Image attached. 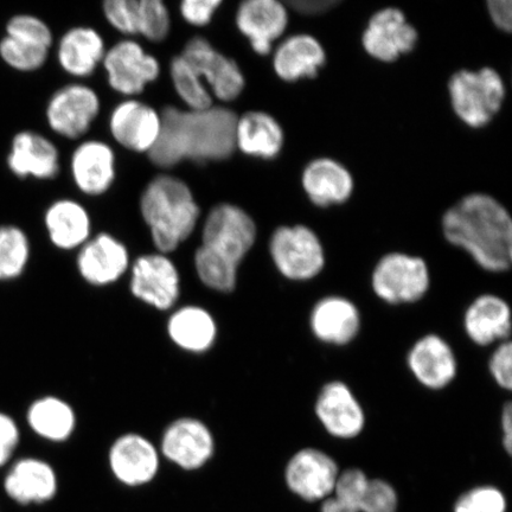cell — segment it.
<instances>
[{
	"mask_svg": "<svg viewBox=\"0 0 512 512\" xmlns=\"http://www.w3.org/2000/svg\"><path fill=\"white\" fill-rule=\"evenodd\" d=\"M158 142L147 153L160 169L175 168L184 160L198 164L223 162L236 150L238 114L227 107L182 110L165 107Z\"/></svg>",
	"mask_w": 512,
	"mask_h": 512,
	"instance_id": "6da1fadb",
	"label": "cell"
},
{
	"mask_svg": "<svg viewBox=\"0 0 512 512\" xmlns=\"http://www.w3.org/2000/svg\"><path fill=\"white\" fill-rule=\"evenodd\" d=\"M443 230L446 240L464 249L483 270L503 273L511 267V217L494 197H464L445 214Z\"/></svg>",
	"mask_w": 512,
	"mask_h": 512,
	"instance_id": "7a4b0ae2",
	"label": "cell"
},
{
	"mask_svg": "<svg viewBox=\"0 0 512 512\" xmlns=\"http://www.w3.org/2000/svg\"><path fill=\"white\" fill-rule=\"evenodd\" d=\"M140 213L157 252L168 255L195 232L201 210L183 179L159 175L146 185L140 197Z\"/></svg>",
	"mask_w": 512,
	"mask_h": 512,
	"instance_id": "3957f363",
	"label": "cell"
},
{
	"mask_svg": "<svg viewBox=\"0 0 512 512\" xmlns=\"http://www.w3.org/2000/svg\"><path fill=\"white\" fill-rule=\"evenodd\" d=\"M454 112L467 126L488 125L501 110L505 98L504 82L491 68L478 72L460 70L448 83Z\"/></svg>",
	"mask_w": 512,
	"mask_h": 512,
	"instance_id": "277c9868",
	"label": "cell"
},
{
	"mask_svg": "<svg viewBox=\"0 0 512 512\" xmlns=\"http://www.w3.org/2000/svg\"><path fill=\"white\" fill-rule=\"evenodd\" d=\"M256 224L247 211L220 203L209 211L202 228V248L239 268L256 241Z\"/></svg>",
	"mask_w": 512,
	"mask_h": 512,
	"instance_id": "5b68a950",
	"label": "cell"
},
{
	"mask_svg": "<svg viewBox=\"0 0 512 512\" xmlns=\"http://www.w3.org/2000/svg\"><path fill=\"white\" fill-rule=\"evenodd\" d=\"M427 264L418 256L390 253L379 261L371 277L377 297L392 305L419 302L430 290Z\"/></svg>",
	"mask_w": 512,
	"mask_h": 512,
	"instance_id": "8992f818",
	"label": "cell"
},
{
	"mask_svg": "<svg viewBox=\"0 0 512 512\" xmlns=\"http://www.w3.org/2000/svg\"><path fill=\"white\" fill-rule=\"evenodd\" d=\"M270 253L279 273L292 281L316 278L325 266L322 242L305 226L275 230L270 241Z\"/></svg>",
	"mask_w": 512,
	"mask_h": 512,
	"instance_id": "52a82bcc",
	"label": "cell"
},
{
	"mask_svg": "<svg viewBox=\"0 0 512 512\" xmlns=\"http://www.w3.org/2000/svg\"><path fill=\"white\" fill-rule=\"evenodd\" d=\"M207 86L211 96L221 102L239 98L246 86L239 64L217 51L207 38L192 37L181 54Z\"/></svg>",
	"mask_w": 512,
	"mask_h": 512,
	"instance_id": "ba28073f",
	"label": "cell"
},
{
	"mask_svg": "<svg viewBox=\"0 0 512 512\" xmlns=\"http://www.w3.org/2000/svg\"><path fill=\"white\" fill-rule=\"evenodd\" d=\"M130 290L140 302L169 311L181 296V274L166 254L140 255L131 266Z\"/></svg>",
	"mask_w": 512,
	"mask_h": 512,
	"instance_id": "9c48e42d",
	"label": "cell"
},
{
	"mask_svg": "<svg viewBox=\"0 0 512 512\" xmlns=\"http://www.w3.org/2000/svg\"><path fill=\"white\" fill-rule=\"evenodd\" d=\"M108 85L113 91L133 98L159 78L160 64L142 44L123 40L106 51L104 61Z\"/></svg>",
	"mask_w": 512,
	"mask_h": 512,
	"instance_id": "30bf717a",
	"label": "cell"
},
{
	"mask_svg": "<svg viewBox=\"0 0 512 512\" xmlns=\"http://www.w3.org/2000/svg\"><path fill=\"white\" fill-rule=\"evenodd\" d=\"M101 102L93 88L72 83L55 92L47 106L51 130L67 139L86 136L100 113Z\"/></svg>",
	"mask_w": 512,
	"mask_h": 512,
	"instance_id": "8fae6325",
	"label": "cell"
},
{
	"mask_svg": "<svg viewBox=\"0 0 512 512\" xmlns=\"http://www.w3.org/2000/svg\"><path fill=\"white\" fill-rule=\"evenodd\" d=\"M160 453L179 469L200 470L214 456V435L201 420L177 419L166 427L160 441Z\"/></svg>",
	"mask_w": 512,
	"mask_h": 512,
	"instance_id": "7c38bea8",
	"label": "cell"
},
{
	"mask_svg": "<svg viewBox=\"0 0 512 512\" xmlns=\"http://www.w3.org/2000/svg\"><path fill=\"white\" fill-rule=\"evenodd\" d=\"M338 476L335 460L311 447L294 454L285 471L288 488L307 502L322 501L334 494Z\"/></svg>",
	"mask_w": 512,
	"mask_h": 512,
	"instance_id": "4fadbf2b",
	"label": "cell"
},
{
	"mask_svg": "<svg viewBox=\"0 0 512 512\" xmlns=\"http://www.w3.org/2000/svg\"><path fill=\"white\" fill-rule=\"evenodd\" d=\"M108 124L113 139L124 149L149 153L162 131V114L145 102L130 98L115 106Z\"/></svg>",
	"mask_w": 512,
	"mask_h": 512,
	"instance_id": "5bb4252c",
	"label": "cell"
},
{
	"mask_svg": "<svg viewBox=\"0 0 512 512\" xmlns=\"http://www.w3.org/2000/svg\"><path fill=\"white\" fill-rule=\"evenodd\" d=\"M108 464L118 482L136 488L151 483L157 477L160 452L144 435L126 433L112 444Z\"/></svg>",
	"mask_w": 512,
	"mask_h": 512,
	"instance_id": "9a60e30c",
	"label": "cell"
},
{
	"mask_svg": "<svg viewBox=\"0 0 512 512\" xmlns=\"http://www.w3.org/2000/svg\"><path fill=\"white\" fill-rule=\"evenodd\" d=\"M315 411L325 431L338 439H354L366 426L360 401L341 381L325 384L318 394Z\"/></svg>",
	"mask_w": 512,
	"mask_h": 512,
	"instance_id": "2e32d148",
	"label": "cell"
},
{
	"mask_svg": "<svg viewBox=\"0 0 512 512\" xmlns=\"http://www.w3.org/2000/svg\"><path fill=\"white\" fill-rule=\"evenodd\" d=\"M418 42V32L399 9H384L371 17L362 43L367 53L382 62H393L411 53Z\"/></svg>",
	"mask_w": 512,
	"mask_h": 512,
	"instance_id": "e0dca14e",
	"label": "cell"
},
{
	"mask_svg": "<svg viewBox=\"0 0 512 512\" xmlns=\"http://www.w3.org/2000/svg\"><path fill=\"white\" fill-rule=\"evenodd\" d=\"M76 265L86 283L108 286L117 283L131 267L130 253L115 236L100 233L80 248Z\"/></svg>",
	"mask_w": 512,
	"mask_h": 512,
	"instance_id": "ac0fdd59",
	"label": "cell"
},
{
	"mask_svg": "<svg viewBox=\"0 0 512 512\" xmlns=\"http://www.w3.org/2000/svg\"><path fill=\"white\" fill-rule=\"evenodd\" d=\"M70 172L82 194L104 195L117 177V159L112 147L101 140H86L74 150Z\"/></svg>",
	"mask_w": 512,
	"mask_h": 512,
	"instance_id": "d6986e66",
	"label": "cell"
},
{
	"mask_svg": "<svg viewBox=\"0 0 512 512\" xmlns=\"http://www.w3.org/2000/svg\"><path fill=\"white\" fill-rule=\"evenodd\" d=\"M235 23L255 53L265 56L271 53L273 42L284 34L288 15L277 0H246L236 11Z\"/></svg>",
	"mask_w": 512,
	"mask_h": 512,
	"instance_id": "ffe728a7",
	"label": "cell"
},
{
	"mask_svg": "<svg viewBox=\"0 0 512 512\" xmlns=\"http://www.w3.org/2000/svg\"><path fill=\"white\" fill-rule=\"evenodd\" d=\"M407 363L415 379L428 389H444L457 376L456 355L438 335H426L416 341L409 350Z\"/></svg>",
	"mask_w": 512,
	"mask_h": 512,
	"instance_id": "44dd1931",
	"label": "cell"
},
{
	"mask_svg": "<svg viewBox=\"0 0 512 512\" xmlns=\"http://www.w3.org/2000/svg\"><path fill=\"white\" fill-rule=\"evenodd\" d=\"M8 166L18 178L54 179L60 174V151L47 137L34 131L18 132L12 139Z\"/></svg>",
	"mask_w": 512,
	"mask_h": 512,
	"instance_id": "7402d4cb",
	"label": "cell"
},
{
	"mask_svg": "<svg viewBox=\"0 0 512 512\" xmlns=\"http://www.w3.org/2000/svg\"><path fill=\"white\" fill-rule=\"evenodd\" d=\"M337 502L351 512H396L398 495L393 486L381 479H369L361 470L339 473L334 490Z\"/></svg>",
	"mask_w": 512,
	"mask_h": 512,
	"instance_id": "603a6c76",
	"label": "cell"
},
{
	"mask_svg": "<svg viewBox=\"0 0 512 512\" xmlns=\"http://www.w3.org/2000/svg\"><path fill=\"white\" fill-rule=\"evenodd\" d=\"M310 326L318 341L343 347L360 334L361 313L347 298L326 297L313 307Z\"/></svg>",
	"mask_w": 512,
	"mask_h": 512,
	"instance_id": "cb8c5ba5",
	"label": "cell"
},
{
	"mask_svg": "<svg viewBox=\"0 0 512 512\" xmlns=\"http://www.w3.org/2000/svg\"><path fill=\"white\" fill-rule=\"evenodd\" d=\"M4 489L18 504H42L53 499L59 490L54 467L44 460L24 458L11 467L4 480Z\"/></svg>",
	"mask_w": 512,
	"mask_h": 512,
	"instance_id": "d4e9b609",
	"label": "cell"
},
{
	"mask_svg": "<svg viewBox=\"0 0 512 512\" xmlns=\"http://www.w3.org/2000/svg\"><path fill=\"white\" fill-rule=\"evenodd\" d=\"M466 335L479 347L508 341L511 311L507 302L495 294H483L465 312Z\"/></svg>",
	"mask_w": 512,
	"mask_h": 512,
	"instance_id": "484cf974",
	"label": "cell"
},
{
	"mask_svg": "<svg viewBox=\"0 0 512 512\" xmlns=\"http://www.w3.org/2000/svg\"><path fill=\"white\" fill-rule=\"evenodd\" d=\"M302 181L311 202L323 208L348 201L354 190L350 172L329 158L316 159L307 165Z\"/></svg>",
	"mask_w": 512,
	"mask_h": 512,
	"instance_id": "4316f807",
	"label": "cell"
},
{
	"mask_svg": "<svg viewBox=\"0 0 512 512\" xmlns=\"http://www.w3.org/2000/svg\"><path fill=\"white\" fill-rule=\"evenodd\" d=\"M104 38L93 28L75 27L61 37L57 59L61 68L75 78H89L106 54Z\"/></svg>",
	"mask_w": 512,
	"mask_h": 512,
	"instance_id": "83f0119b",
	"label": "cell"
},
{
	"mask_svg": "<svg viewBox=\"0 0 512 512\" xmlns=\"http://www.w3.org/2000/svg\"><path fill=\"white\" fill-rule=\"evenodd\" d=\"M44 224L51 243L62 251L80 249L91 239L92 220L81 203L62 198L47 209Z\"/></svg>",
	"mask_w": 512,
	"mask_h": 512,
	"instance_id": "f1b7e54d",
	"label": "cell"
},
{
	"mask_svg": "<svg viewBox=\"0 0 512 512\" xmlns=\"http://www.w3.org/2000/svg\"><path fill=\"white\" fill-rule=\"evenodd\" d=\"M325 61L324 48L315 37L296 35L288 37L275 50L273 67L281 80L294 82L316 78Z\"/></svg>",
	"mask_w": 512,
	"mask_h": 512,
	"instance_id": "f546056e",
	"label": "cell"
},
{
	"mask_svg": "<svg viewBox=\"0 0 512 512\" xmlns=\"http://www.w3.org/2000/svg\"><path fill=\"white\" fill-rule=\"evenodd\" d=\"M235 137L236 150L266 160L277 157L284 145L283 128L265 112H247L238 117Z\"/></svg>",
	"mask_w": 512,
	"mask_h": 512,
	"instance_id": "4dcf8cb0",
	"label": "cell"
},
{
	"mask_svg": "<svg viewBox=\"0 0 512 512\" xmlns=\"http://www.w3.org/2000/svg\"><path fill=\"white\" fill-rule=\"evenodd\" d=\"M166 329L172 343L192 354L213 348L219 331L213 315L197 305L183 306L172 313Z\"/></svg>",
	"mask_w": 512,
	"mask_h": 512,
	"instance_id": "1f68e13d",
	"label": "cell"
},
{
	"mask_svg": "<svg viewBox=\"0 0 512 512\" xmlns=\"http://www.w3.org/2000/svg\"><path fill=\"white\" fill-rule=\"evenodd\" d=\"M27 418L31 430L51 443L67 441L78 422L74 408L56 396H46L32 403Z\"/></svg>",
	"mask_w": 512,
	"mask_h": 512,
	"instance_id": "d6a6232c",
	"label": "cell"
},
{
	"mask_svg": "<svg viewBox=\"0 0 512 512\" xmlns=\"http://www.w3.org/2000/svg\"><path fill=\"white\" fill-rule=\"evenodd\" d=\"M170 76L179 99L184 102L188 110L202 111L214 106V98L209 89L182 55L172 59Z\"/></svg>",
	"mask_w": 512,
	"mask_h": 512,
	"instance_id": "836d02e7",
	"label": "cell"
},
{
	"mask_svg": "<svg viewBox=\"0 0 512 512\" xmlns=\"http://www.w3.org/2000/svg\"><path fill=\"white\" fill-rule=\"evenodd\" d=\"M30 259V241L24 230L16 226H0V280L22 275Z\"/></svg>",
	"mask_w": 512,
	"mask_h": 512,
	"instance_id": "e575fe53",
	"label": "cell"
},
{
	"mask_svg": "<svg viewBox=\"0 0 512 512\" xmlns=\"http://www.w3.org/2000/svg\"><path fill=\"white\" fill-rule=\"evenodd\" d=\"M49 50L27 38L5 35L0 41V57L12 69L30 73L41 69L49 57Z\"/></svg>",
	"mask_w": 512,
	"mask_h": 512,
	"instance_id": "d590c367",
	"label": "cell"
},
{
	"mask_svg": "<svg viewBox=\"0 0 512 512\" xmlns=\"http://www.w3.org/2000/svg\"><path fill=\"white\" fill-rule=\"evenodd\" d=\"M195 270L204 286L220 293H230L238 284L239 268L229 265L206 249L198 247L194 256Z\"/></svg>",
	"mask_w": 512,
	"mask_h": 512,
	"instance_id": "8d00e7d4",
	"label": "cell"
},
{
	"mask_svg": "<svg viewBox=\"0 0 512 512\" xmlns=\"http://www.w3.org/2000/svg\"><path fill=\"white\" fill-rule=\"evenodd\" d=\"M170 30V12L162 0H138V35L160 43L168 38Z\"/></svg>",
	"mask_w": 512,
	"mask_h": 512,
	"instance_id": "74e56055",
	"label": "cell"
},
{
	"mask_svg": "<svg viewBox=\"0 0 512 512\" xmlns=\"http://www.w3.org/2000/svg\"><path fill=\"white\" fill-rule=\"evenodd\" d=\"M507 501L494 486H480L458 499L456 512H505Z\"/></svg>",
	"mask_w": 512,
	"mask_h": 512,
	"instance_id": "f35d334b",
	"label": "cell"
},
{
	"mask_svg": "<svg viewBox=\"0 0 512 512\" xmlns=\"http://www.w3.org/2000/svg\"><path fill=\"white\" fill-rule=\"evenodd\" d=\"M6 35L27 38L50 49L54 43L53 31L41 18L32 15H17L6 24Z\"/></svg>",
	"mask_w": 512,
	"mask_h": 512,
	"instance_id": "ab89813d",
	"label": "cell"
},
{
	"mask_svg": "<svg viewBox=\"0 0 512 512\" xmlns=\"http://www.w3.org/2000/svg\"><path fill=\"white\" fill-rule=\"evenodd\" d=\"M104 15L111 27L120 34L138 35V0H107Z\"/></svg>",
	"mask_w": 512,
	"mask_h": 512,
	"instance_id": "60d3db41",
	"label": "cell"
},
{
	"mask_svg": "<svg viewBox=\"0 0 512 512\" xmlns=\"http://www.w3.org/2000/svg\"><path fill=\"white\" fill-rule=\"evenodd\" d=\"M222 0H184L179 6L181 16L192 27H207L213 21Z\"/></svg>",
	"mask_w": 512,
	"mask_h": 512,
	"instance_id": "b9f144b4",
	"label": "cell"
},
{
	"mask_svg": "<svg viewBox=\"0 0 512 512\" xmlns=\"http://www.w3.org/2000/svg\"><path fill=\"white\" fill-rule=\"evenodd\" d=\"M511 363L512 345L508 339V341L498 345L489 362L492 379L495 380L499 387L505 390H511L512 388Z\"/></svg>",
	"mask_w": 512,
	"mask_h": 512,
	"instance_id": "7bdbcfd3",
	"label": "cell"
},
{
	"mask_svg": "<svg viewBox=\"0 0 512 512\" xmlns=\"http://www.w3.org/2000/svg\"><path fill=\"white\" fill-rule=\"evenodd\" d=\"M19 440H21V433L15 420L9 415L0 413V467L8 464Z\"/></svg>",
	"mask_w": 512,
	"mask_h": 512,
	"instance_id": "ee69618b",
	"label": "cell"
},
{
	"mask_svg": "<svg viewBox=\"0 0 512 512\" xmlns=\"http://www.w3.org/2000/svg\"><path fill=\"white\" fill-rule=\"evenodd\" d=\"M488 10L498 29L510 32L512 28V4L510 0H490Z\"/></svg>",
	"mask_w": 512,
	"mask_h": 512,
	"instance_id": "f6af8a7d",
	"label": "cell"
},
{
	"mask_svg": "<svg viewBox=\"0 0 512 512\" xmlns=\"http://www.w3.org/2000/svg\"><path fill=\"white\" fill-rule=\"evenodd\" d=\"M291 8L299 12L300 15L318 16L330 11L338 4L337 0H298L291 2Z\"/></svg>",
	"mask_w": 512,
	"mask_h": 512,
	"instance_id": "bcb514c9",
	"label": "cell"
},
{
	"mask_svg": "<svg viewBox=\"0 0 512 512\" xmlns=\"http://www.w3.org/2000/svg\"><path fill=\"white\" fill-rule=\"evenodd\" d=\"M502 444L508 454L512 452V406L505 403L501 415Z\"/></svg>",
	"mask_w": 512,
	"mask_h": 512,
	"instance_id": "7dc6e473",
	"label": "cell"
},
{
	"mask_svg": "<svg viewBox=\"0 0 512 512\" xmlns=\"http://www.w3.org/2000/svg\"><path fill=\"white\" fill-rule=\"evenodd\" d=\"M322 512H351L343 504L336 501L335 498H328L323 504Z\"/></svg>",
	"mask_w": 512,
	"mask_h": 512,
	"instance_id": "c3c4849f",
	"label": "cell"
}]
</instances>
